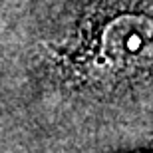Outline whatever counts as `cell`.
I'll list each match as a JSON object with an SVG mask.
<instances>
[{"label":"cell","mask_w":153,"mask_h":153,"mask_svg":"<svg viewBox=\"0 0 153 153\" xmlns=\"http://www.w3.org/2000/svg\"><path fill=\"white\" fill-rule=\"evenodd\" d=\"M100 52L109 68L119 72L153 66V20L137 14L114 18L103 28Z\"/></svg>","instance_id":"6da1fadb"}]
</instances>
